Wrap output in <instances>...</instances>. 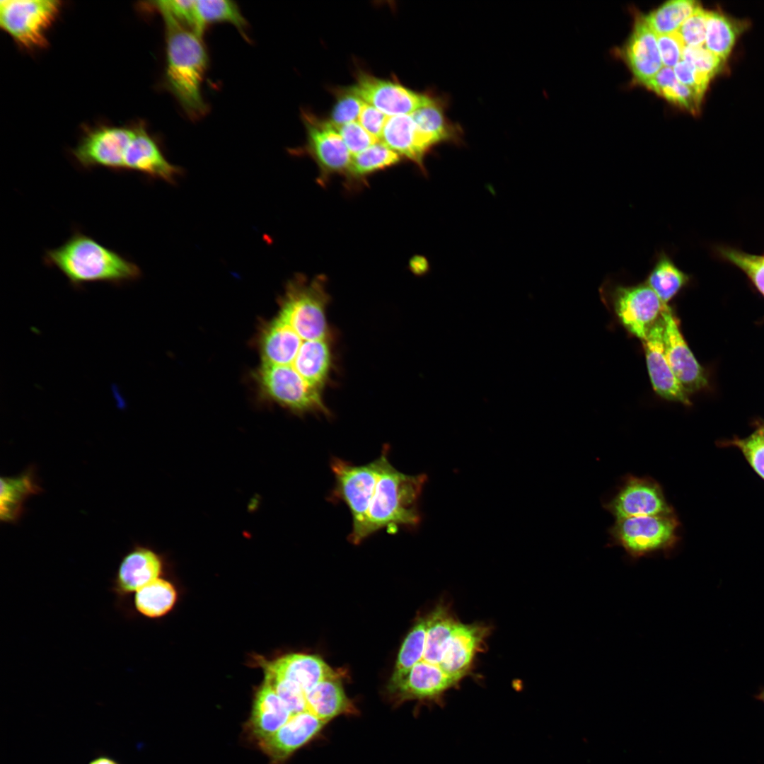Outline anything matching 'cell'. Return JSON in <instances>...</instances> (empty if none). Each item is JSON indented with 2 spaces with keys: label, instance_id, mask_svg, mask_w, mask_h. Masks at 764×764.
<instances>
[{
  "label": "cell",
  "instance_id": "cell-35",
  "mask_svg": "<svg viewBox=\"0 0 764 764\" xmlns=\"http://www.w3.org/2000/svg\"><path fill=\"white\" fill-rule=\"evenodd\" d=\"M699 6L697 2L691 0L670 1L649 13L644 19L656 35L668 34L677 31Z\"/></svg>",
  "mask_w": 764,
  "mask_h": 764
},
{
  "label": "cell",
  "instance_id": "cell-38",
  "mask_svg": "<svg viewBox=\"0 0 764 764\" xmlns=\"http://www.w3.org/2000/svg\"><path fill=\"white\" fill-rule=\"evenodd\" d=\"M719 446L738 448L753 470L764 480V434L760 428L757 427L747 437H734L721 441Z\"/></svg>",
  "mask_w": 764,
  "mask_h": 764
},
{
  "label": "cell",
  "instance_id": "cell-33",
  "mask_svg": "<svg viewBox=\"0 0 764 764\" xmlns=\"http://www.w3.org/2000/svg\"><path fill=\"white\" fill-rule=\"evenodd\" d=\"M401 156L381 141L353 155L345 174L350 180H362L379 170L392 167L400 161Z\"/></svg>",
  "mask_w": 764,
  "mask_h": 764
},
{
  "label": "cell",
  "instance_id": "cell-31",
  "mask_svg": "<svg viewBox=\"0 0 764 764\" xmlns=\"http://www.w3.org/2000/svg\"><path fill=\"white\" fill-rule=\"evenodd\" d=\"M746 27L745 23L720 13L708 12L705 47L724 61Z\"/></svg>",
  "mask_w": 764,
  "mask_h": 764
},
{
  "label": "cell",
  "instance_id": "cell-19",
  "mask_svg": "<svg viewBox=\"0 0 764 764\" xmlns=\"http://www.w3.org/2000/svg\"><path fill=\"white\" fill-rule=\"evenodd\" d=\"M143 173L152 178L173 183L180 175V168L170 163L163 154L156 141L141 126L134 127L124 158V170Z\"/></svg>",
  "mask_w": 764,
  "mask_h": 764
},
{
  "label": "cell",
  "instance_id": "cell-43",
  "mask_svg": "<svg viewBox=\"0 0 764 764\" xmlns=\"http://www.w3.org/2000/svg\"><path fill=\"white\" fill-rule=\"evenodd\" d=\"M707 13L699 6L681 25L677 32L685 46H704L706 36Z\"/></svg>",
  "mask_w": 764,
  "mask_h": 764
},
{
  "label": "cell",
  "instance_id": "cell-37",
  "mask_svg": "<svg viewBox=\"0 0 764 764\" xmlns=\"http://www.w3.org/2000/svg\"><path fill=\"white\" fill-rule=\"evenodd\" d=\"M331 91L335 97L329 120L331 123L338 127L357 121L365 102L357 94L352 86H338Z\"/></svg>",
  "mask_w": 764,
  "mask_h": 764
},
{
  "label": "cell",
  "instance_id": "cell-3",
  "mask_svg": "<svg viewBox=\"0 0 764 764\" xmlns=\"http://www.w3.org/2000/svg\"><path fill=\"white\" fill-rule=\"evenodd\" d=\"M166 31V82L191 119H199L208 106L202 94V83L208 56L202 37L167 16H162Z\"/></svg>",
  "mask_w": 764,
  "mask_h": 764
},
{
  "label": "cell",
  "instance_id": "cell-39",
  "mask_svg": "<svg viewBox=\"0 0 764 764\" xmlns=\"http://www.w3.org/2000/svg\"><path fill=\"white\" fill-rule=\"evenodd\" d=\"M269 684L287 706L291 715L307 710L305 693L296 683L265 670Z\"/></svg>",
  "mask_w": 764,
  "mask_h": 764
},
{
  "label": "cell",
  "instance_id": "cell-15",
  "mask_svg": "<svg viewBox=\"0 0 764 764\" xmlns=\"http://www.w3.org/2000/svg\"><path fill=\"white\" fill-rule=\"evenodd\" d=\"M661 317L651 328L642 341L648 374L654 392L661 398L685 405L690 404L688 393L673 372L666 356Z\"/></svg>",
  "mask_w": 764,
  "mask_h": 764
},
{
  "label": "cell",
  "instance_id": "cell-47",
  "mask_svg": "<svg viewBox=\"0 0 764 764\" xmlns=\"http://www.w3.org/2000/svg\"><path fill=\"white\" fill-rule=\"evenodd\" d=\"M388 116L375 107L365 103L358 118V122L373 137L380 141Z\"/></svg>",
  "mask_w": 764,
  "mask_h": 764
},
{
  "label": "cell",
  "instance_id": "cell-1",
  "mask_svg": "<svg viewBox=\"0 0 764 764\" xmlns=\"http://www.w3.org/2000/svg\"><path fill=\"white\" fill-rule=\"evenodd\" d=\"M388 453L383 461L359 543L383 529L417 530L422 522L419 501L428 477L425 473L412 475L399 471L390 463Z\"/></svg>",
  "mask_w": 764,
  "mask_h": 764
},
{
  "label": "cell",
  "instance_id": "cell-9",
  "mask_svg": "<svg viewBox=\"0 0 764 764\" xmlns=\"http://www.w3.org/2000/svg\"><path fill=\"white\" fill-rule=\"evenodd\" d=\"M302 120L306 130L304 152L317 164L320 181L325 182L335 174H346L352 154L337 128L329 120L303 111Z\"/></svg>",
  "mask_w": 764,
  "mask_h": 764
},
{
  "label": "cell",
  "instance_id": "cell-23",
  "mask_svg": "<svg viewBox=\"0 0 764 764\" xmlns=\"http://www.w3.org/2000/svg\"><path fill=\"white\" fill-rule=\"evenodd\" d=\"M291 716L284 701L265 682L255 698L248 724L250 732L259 742L277 731Z\"/></svg>",
  "mask_w": 764,
  "mask_h": 764
},
{
  "label": "cell",
  "instance_id": "cell-44",
  "mask_svg": "<svg viewBox=\"0 0 764 764\" xmlns=\"http://www.w3.org/2000/svg\"><path fill=\"white\" fill-rule=\"evenodd\" d=\"M335 127L339 132L352 156L364 151L371 145L379 141L367 132L357 121Z\"/></svg>",
  "mask_w": 764,
  "mask_h": 764
},
{
  "label": "cell",
  "instance_id": "cell-27",
  "mask_svg": "<svg viewBox=\"0 0 764 764\" xmlns=\"http://www.w3.org/2000/svg\"><path fill=\"white\" fill-rule=\"evenodd\" d=\"M380 141L424 169L426 154L419 144L415 124L410 115L388 117Z\"/></svg>",
  "mask_w": 764,
  "mask_h": 764
},
{
  "label": "cell",
  "instance_id": "cell-48",
  "mask_svg": "<svg viewBox=\"0 0 764 764\" xmlns=\"http://www.w3.org/2000/svg\"><path fill=\"white\" fill-rule=\"evenodd\" d=\"M88 764H120L116 760L108 756H100L91 760Z\"/></svg>",
  "mask_w": 764,
  "mask_h": 764
},
{
  "label": "cell",
  "instance_id": "cell-4",
  "mask_svg": "<svg viewBox=\"0 0 764 764\" xmlns=\"http://www.w3.org/2000/svg\"><path fill=\"white\" fill-rule=\"evenodd\" d=\"M388 451L389 447H383L379 457L362 465L337 457L330 459L335 484L328 501L335 504L342 502L348 508L352 517V531L347 538L352 544H359V536Z\"/></svg>",
  "mask_w": 764,
  "mask_h": 764
},
{
  "label": "cell",
  "instance_id": "cell-20",
  "mask_svg": "<svg viewBox=\"0 0 764 764\" xmlns=\"http://www.w3.org/2000/svg\"><path fill=\"white\" fill-rule=\"evenodd\" d=\"M446 97L434 95L432 100L410 114L421 144L429 152L443 142H462L463 129L446 116Z\"/></svg>",
  "mask_w": 764,
  "mask_h": 764
},
{
  "label": "cell",
  "instance_id": "cell-10",
  "mask_svg": "<svg viewBox=\"0 0 764 764\" xmlns=\"http://www.w3.org/2000/svg\"><path fill=\"white\" fill-rule=\"evenodd\" d=\"M352 87L365 103L388 117L410 115L429 103L434 96L412 91L395 79L376 78L363 70L356 73V83Z\"/></svg>",
  "mask_w": 764,
  "mask_h": 764
},
{
  "label": "cell",
  "instance_id": "cell-25",
  "mask_svg": "<svg viewBox=\"0 0 764 764\" xmlns=\"http://www.w3.org/2000/svg\"><path fill=\"white\" fill-rule=\"evenodd\" d=\"M307 710L328 722L341 714L357 713V709L346 695L340 677L325 679L305 693Z\"/></svg>",
  "mask_w": 764,
  "mask_h": 764
},
{
  "label": "cell",
  "instance_id": "cell-36",
  "mask_svg": "<svg viewBox=\"0 0 764 764\" xmlns=\"http://www.w3.org/2000/svg\"><path fill=\"white\" fill-rule=\"evenodd\" d=\"M427 633L426 617L419 618L406 636L399 651L390 683L400 680L423 656Z\"/></svg>",
  "mask_w": 764,
  "mask_h": 764
},
{
  "label": "cell",
  "instance_id": "cell-41",
  "mask_svg": "<svg viewBox=\"0 0 764 764\" xmlns=\"http://www.w3.org/2000/svg\"><path fill=\"white\" fill-rule=\"evenodd\" d=\"M153 4L161 16L170 17L182 26L197 34L195 0L158 1Z\"/></svg>",
  "mask_w": 764,
  "mask_h": 764
},
{
  "label": "cell",
  "instance_id": "cell-29",
  "mask_svg": "<svg viewBox=\"0 0 764 764\" xmlns=\"http://www.w3.org/2000/svg\"><path fill=\"white\" fill-rule=\"evenodd\" d=\"M426 641L421 661L440 667L449 637L458 620L453 617L447 606L442 604L426 616Z\"/></svg>",
  "mask_w": 764,
  "mask_h": 764
},
{
  "label": "cell",
  "instance_id": "cell-13",
  "mask_svg": "<svg viewBox=\"0 0 764 764\" xmlns=\"http://www.w3.org/2000/svg\"><path fill=\"white\" fill-rule=\"evenodd\" d=\"M163 562L152 549L135 545L121 559L112 581L110 590L116 604L126 606L130 595L159 578Z\"/></svg>",
  "mask_w": 764,
  "mask_h": 764
},
{
  "label": "cell",
  "instance_id": "cell-17",
  "mask_svg": "<svg viewBox=\"0 0 764 764\" xmlns=\"http://www.w3.org/2000/svg\"><path fill=\"white\" fill-rule=\"evenodd\" d=\"M327 723L305 710L291 715L277 731L259 741V746L273 763L279 764L313 739Z\"/></svg>",
  "mask_w": 764,
  "mask_h": 764
},
{
  "label": "cell",
  "instance_id": "cell-16",
  "mask_svg": "<svg viewBox=\"0 0 764 764\" xmlns=\"http://www.w3.org/2000/svg\"><path fill=\"white\" fill-rule=\"evenodd\" d=\"M458 684L439 666L420 661L400 680L389 683L388 688L398 702L417 700L441 703L445 693Z\"/></svg>",
  "mask_w": 764,
  "mask_h": 764
},
{
  "label": "cell",
  "instance_id": "cell-8",
  "mask_svg": "<svg viewBox=\"0 0 764 764\" xmlns=\"http://www.w3.org/2000/svg\"><path fill=\"white\" fill-rule=\"evenodd\" d=\"M256 378L265 396L294 413L329 414L322 392L289 367L261 364Z\"/></svg>",
  "mask_w": 764,
  "mask_h": 764
},
{
  "label": "cell",
  "instance_id": "cell-45",
  "mask_svg": "<svg viewBox=\"0 0 764 764\" xmlns=\"http://www.w3.org/2000/svg\"><path fill=\"white\" fill-rule=\"evenodd\" d=\"M659 51L664 66L673 68L681 59L684 42L677 31L657 35Z\"/></svg>",
  "mask_w": 764,
  "mask_h": 764
},
{
  "label": "cell",
  "instance_id": "cell-22",
  "mask_svg": "<svg viewBox=\"0 0 764 764\" xmlns=\"http://www.w3.org/2000/svg\"><path fill=\"white\" fill-rule=\"evenodd\" d=\"M625 57L635 78L644 85L662 68L657 35L644 18L635 23L626 46Z\"/></svg>",
  "mask_w": 764,
  "mask_h": 764
},
{
  "label": "cell",
  "instance_id": "cell-5",
  "mask_svg": "<svg viewBox=\"0 0 764 764\" xmlns=\"http://www.w3.org/2000/svg\"><path fill=\"white\" fill-rule=\"evenodd\" d=\"M678 520L674 512L616 519L610 530L612 541L633 560L656 553L668 554L678 542Z\"/></svg>",
  "mask_w": 764,
  "mask_h": 764
},
{
  "label": "cell",
  "instance_id": "cell-14",
  "mask_svg": "<svg viewBox=\"0 0 764 764\" xmlns=\"http://www.w3.org/2000/svg\"><path fill=\"white\" fill-rule=\"evenodd\" d=\"M663 340L668 362L683 387L689 394L705 388L707 380L686 341L673 308L667 305L662 311Z\"/></svg>",
  "mask_w": 764,
  "mask_h": 764
},
{
  "label": "cell",
  "instance_id": "cell-12",
  "mask_svg": "<svg viewBox=\"0 0 764 764\" xmlns=\"http://www.w3.org/2000/svg\"><path fill=\"white\" fill-rule=\"evenodd\" d=\"M616 519L673 512L661 486L649 478L628 477L606 504Z\"/></svg>",
  "mask_w": 764,
  "mask_h": 764
},
{
  "label": "cell",
  "instance_id": "cell-50",
  "mask_svg": "<svg viewBox=\"0 0 764 764\" xmlns=\"http://www.w3.org/2000/svg\"><path fill=\"white\" fill-rule=\"evenodd\" d=\"M757 427L760 428L764 434V422L761 423H757Z\"/></svg>",
  "mask_w": 764,
  "mask_h": 764
},
{
  "label": "cell",
  "instance_id": "cell-42",
  "mask_svg": "<svg viewBox=\"0 0 764 764\" xmlns=\"http://www.w3.org/2000/svg\"><path fill=\"white\" fill-rule=\"evenodd\" d=\"M682 59L693 65L700 74L709 81L719 72L724 62L708 50L705 45L685 46L683 51Z\"/></svg>",
  "mask_w": 764,
  "mask_h": 764
},
{
  "label": "cell",
  "instance_id": "cell-34",
  "mask_svg": "<svg viewBox=\"0 0 764 764\" xmlns=\"http://www.w3.org/2000/svg\"><path fill=\"white\" fill-rule=\"evenodd\" d=\"M195 14L197 34L201 37L208 23L216 22L230 23L243 34L248 25L238 6L232 1H195Z\"/></svg>",
  "mask_w": 764,
  "mask_h": 764
},
{
  "label": "cell",
  "instance_id": "cell-49",
  "mask_svg": "<svg viewBox=\"0 0 764 764\" xmlns=\"http://www.w3.org/2000/svg\"><path fill=\"white\" fill-rule=\"evenodd\" d=\"M755 698H756V699H757L758 700H759V701H760L761 702H763V704L764 705V686H763V687H762V688H760V689L759 690V692H758V693H757V694H756V695H755Z\"/></svg>",
  "mask_w": 764,
  "mask_h": 764
},
{
  "label": "cell",
  "instance_id": "cell-40",
  "mask_svg": "<svg viewBox=\"0 0 764 764\" xmlns=\"http://www.w3.org/2000/svg\"><path fill=\"white\" fill-rule=\"evenodd\" d=\"M722 255L745 272L764 295V256L751 255L733 249H723Z\"/></svg>",
  "mask_w": 764,
  "mask_h": 764
},
{
  "label": "cell",
  "instance_id": "cell-24",
  "mask_svg": "<svg viewBox=\"0 0 764 764\" xmlns=\"http://www.w3.org/2000/svg\"><path fill=\"white\" fill-rule=\"evenodd\" d=\"M332 366L330 338L303 340L296 357L289 367L308 385L323 392Z\"/></svg>",
  "mask_w": 764,
  "mask_h": 764
},
{
  "label": "cell",
  "instance_id": "cell-46",
  "mask_svg": "<svg viewBox=\"0 0 764 764\" xmlns=\"http://www.w3.org/2000/svg\"><path fill=\"white\" fill-rule=\"evenodd\" d=\"M673 69L679 82L703 96L710 81L700 74L693 65L681 59Z\"/></svg>",
  "mask_w": 764,
  "mask_h": 764
},
{
  "label": "cell",
  "instance_id": "cell-11",
  "mask_svg": "<svg viewBox=\"0 0 764 764\" xmlns=\"http://www.w3.org/2000/svg\"><path fill=\"white\" fill-rule=\"evenodd\" d=\"M134 127H104L91 131L72 151L77 163L84 168L103 167L124 170L127 148Z\"/></svg>",
  "mask_w": 764,
  "mask_h": 764
},
{
  "label": "cell",
  "instance_id": "cell-30",
  "mask_svg": "<svg viewBox=\"0 0 764 764\" xmlns=\"http://www.w3.org/2000/svg\"><path fill=\"white\" fill-rule=\"evenodd\" d=\"M176 597L173 585L166 579L158 578L134 593L133 605L141 615L158 618L172 609Z\"/></svg>",
  "mask_w": 764,
  "mask_h": 764
},
{
  "label": "cell",
  "instance_id": "cell-18",
  "mask_svg": "<svg viewBox=\"0 0 764 764\" xmlns=\"http://www.w3.org/2000/svg\"><path fill=\"white\" fill-rule=\"evenodd\" d=\"M488 634L487 626L457 621L440 664L442 671L459 683L469 673L475 655Z\"/></svg>",
  "mask_w": 764,
  "mask_h": 764
},
{
  "label": "cell",
  "instance_id": "cell-21",
  "mask_svg": "<svg viewBox=\"0 0 764 764\" xmlns=\"http://www.w3.org/2000/svg\"><path fill=\"white\" fill-rule=\"evenodd\" d=\"M265 670L298 684L306 693L318 683L340 675L320 657L305 654H290L265 664Z\"/></svg>",
  "mask_w": 764,
  "mask_h": 764
},
{
  "label": "cell",
  "instance_id": "cell-28",
  "mask_svg": "<svg viewBox=\"0 0 764 764\" xmlns=\"http://www.w3.org/2000/svg\"><path fill=\"white\" fill-rule=\"evenodd\" d=\"M688 282L689 276L663 250L655 255L652 267L644 281L665 305H668Z\"/></svg>",
  "mask_w": 764,
  "mask_h": 764
},
{
  "label": "cell",
  "instance_id": "cell-32",
  "mask_svg": "<svg viewBox=\"0 0 764 764\" xmlns=\"http://www.w3.org/2000/svg\"><path fill=\"white\" fill-rule=\"evenodd\" d=\"M645 86L693 113L698 112L700 109L702 96L679 82L672 68L662 67Z\"/></svg>",
  "mask_w": 764,
  "mask_h": 764
},
{
  "label": "cell",
  "instance_id": "cell-26",
  "mask_svg": "<svg viewBox=\"0 0 764 764\" xmlns=\"http://www.w3.org/2000/svg\"><path fill=\"white\" fill-rule=\"evenodd\" d=\"M42 488L35 470L30 467L14 477H1L0 492V519L6 523H14L22 516L26 499L40 493Z\"/></svg>",
  "mask_w": 764,
  "mask_h": 764
},
{
  "label": "cell",
  "instance_id": "cell-6",
  "mask_svg": "<svg viewBox=\"0 0 764 764\" xmlns=\"http://www.w3.org/2000/svg\"><path fill=\"white\" fill-rule=\"evenodd\" d=\"M601 290L619 323L642 342L667 306L645 282L624 284L608 280Z\"/></svg>",
  "mask_w": 764,
  "mask_h": 764
},
{
  "label": "cell",
  "instance_id": "cell-2",
  "mask_svg": "<svg viewBox=\"0 0 764 764\" xmlns=\"http://www.w3.org/2000/svg\"><path fill=\"white\" fill-rule=\"evenodd\" d=\"M44 260L62 272L75 287L95 282L119 285L141 277L135 263L80 231L59 247L47 250Z\"/></svg>",
  "mask_w": 764,
  "mask_h": 764
},
{
  "label": "cell",
  "instance_id": "cell-7",
  "mask_svg": "<svg viewBox=\"0 0 764 764\" xmlns=\"http://www.w3.org/2000/svg\"><path fill=\"white\" fill-rule=\"evenodd\" d=\"M61 6L62 2L55 0L1 1V27L25 48L43 47Z\"/></svg>",
  "mask_w": 764,
  "mask_h": 764
}]
</instances>
